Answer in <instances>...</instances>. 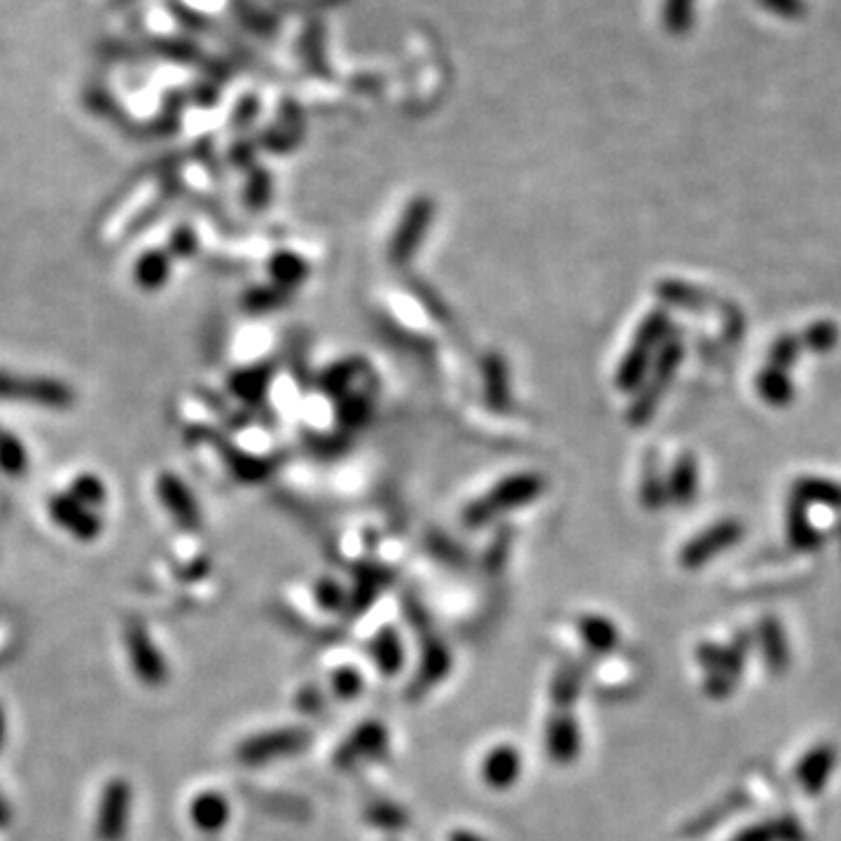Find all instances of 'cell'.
<instances>
[{"label":"cell","instance_id":"52a82bcc","mask_svg":"<svg viewBox=\"0 0 841 841\" xmlns=\"http://www.w3.org/2000/svg\"><path fill=\"white\" fill-rule=\"evenodd\" d=\"M160 493H162V501L171 510V514H174V517L183 526H189V528L197 526L199 514H197L193 495L185 491V487L176 480V477L164 474L162 480H160Z\"/></svg>","mask_w":841,"mask_h":841},{"label":"cell","instance_id":"6da1fadb","mask_svg":"<svg viewBox=\"0 0 841 841\" xmlns=\"http://www.w3.org/2000/svg\"><path fill=\"white\" fill-rule=\"evenodd\" d=\"M0 397L3 400H22V403H33L43 407H70L73 391L56 379H31V376H14L10 372H0Z\"/></svg>","mask_w":841,"mask_h":841},{"label":"cell","instance_id":"2e32d148","mask_svg":"<svg viewBox=\"0 0 841 841\" xmlns=\"http://www.w3.org/2000/svg\"><path fill=\"white\" fill-rule=\"evenodd\" d=\"M799 349H801V341L795 339L793 335L780 337V339L774 343L772 353H769V358H772V368L788 372V370L795 365V362H797V358H799Z\"/></svg>","mask_w":841,"mask_h":841},{"label":"cell","instance_id":"ba28073f","mask_svg":"<svg viewBox=\"0 0 841 841\" xmlns=\"http://www.w3.org/2000/svg\"><path fill=\"white\" fill-rule=\"evenodd\" d=\"M795 501L807 503H823L830 507H841V487L828 480H818V477H805V480L795 482Z\"/></svg>","mask_w":841,"mask_h":841},{"label":"cell","instance_id":"5bb4252c","mask_svg":"<svg viewBox=\"0 0 841 841\" xmlns=\"http://www.w3.org/2000/svg\"><path fill=\"white\" fill-rule=\"evenodd\" d=\"M0 470L12 474V477L24 474V470H26V454H24L22 445H19L12 435H8L3 430H0Z\"/></svg>","mask_w":841,"mask_h":841},{"label":"cell","instance_id":"3957f363","mask_svg":"<svg viewBox=\"0 0 841 841\" xmlns=\"http://www.w3.org/2000/svg\"><path fill=\"white\" fill-rule=\"evenodd\" d=\"M131 790L124 778H112L101 797L99 818H97V839L99 841H122L129 820Z\"/></svg>","mask_w":841,"mask_h":841},{"label":"cell","instance_id":"5b68a950","mask_svg":"<svg viewBox=\"0 0 841 841\" xmlns=\"http://www.w3.org/2000/svg\"><path fill=\"white\" fill-rule=\"evenodd\" d=\"M741 533H743V526L739 522H734V520L720 522L718 526L701 533L699 538L682 551V564L692 566V568L701 566L706 559L713 557V554L732 547L741 538Z\"/></svg>","mask_w":841,"mask_h":841},{"label":"cell","instance_id":"9c48e42d","mask_svg":"<svg viewBox=\"0 0 841 841\" xmlns=\"http://www.w3.org/2000/svg\"><path fill=\"white\" fill-rule=\"evenodd\" d=\"M757 391L760 395L767 400L769 405L774 407H783L788 405L793 395H795V389H793V381L788 379V374L783 370H776V368H769L764 370L757 379Z\"/></svg>","mask_w":841,"mask_h":841},{"label":"cell","instance_id":"ac0fdd59","mask_svg":"<svg viewBox=\"0 0 841 841\" xmlns=\"http://www.w3.org/2000/svg\"><path fill=\"white\" fill-rule=\"evenodd\" d=\"M757 3L767 12L788 19V22H797L807 14V0H757Z\"/></svg>","mask_w":841,"mask_h":841},{"label":"cell","instance_id":"d6986e66","mask_svg":"<svg viewBox=\"0 0 841 841\" xmlns=\"http://www.w3.org/2000/svg\"><path fill=\"white\" fill-rule=\"evenodd\" d=\"M73 499L83 505L94 507L106 499V491L99 480H94V477H83V480H78L73 487Z\"/></svg>","mask_w":841,"mask_h":841},{"label":"cell","instance_id":"9a60e30c","mask_svg":"<svg viewBox=\"0 0 841 841\" xmlns=\"http://www.w3.org/2000/svg\"><path fill=\"white\" fill-rule=\"evenodd\" d=\"M837 341H839V330H837V325L830 320L813 323L811 328L805 332V339H801V343H805L807 349H811L816 353H826V351L834 349Z\"/></svg>","mask_w":841,"mask_h":841},{"label":"cell","instance_id":"e0dca14e","mask_svg":"<svg viewBox=\"0 0 841 841\" xmlns=\"http://www.w3.org/2000/svg\"><path fill=\"white\" fill-rule=\"evenodd\" d=\"M790 535L797 547H813L816 545V531L809 526L807 522V514H805V505L801 503H793L790 507Z\"/></svg>","mask_w":841,"mask_h":841},{"label":"cell","instance_id":"ffe728a7","mask_svg":"<svg viewBox=\"0 0 841 841\" xmlns=\"http://www.w3.org/2000/svg\"><path fill=\"white\" fill-rule=\"evenodd\" d=\"M10 820H12V811H10V807H8L6 797L0 795V830L8 828V826H10Z\"/></svg>","mask_w":841,"mask_h":841},{"label":"cell","instance_id":"30bf717a","mask_svg":"<svg viewBox=\"0 0 841 841\" xmlns=\"http://www.w3.org/2000/svg\"><path fill=\"white\" fill-rule=\"evenodd\" d=\"M193 820L197 823V828L206 832L222 828L227 820V801L214 793L199 795L193 805Z\"/></svg>","mask_w":841,"mask_h":841},{"label":"cell","instance_id":"8fae6325","mask_svg":"<svg viewBox=\"0 0 841 841\" xmlns=\"http://www.w3.org/2000/svg\"><path fill=\"white\" fill-rule=\"evenodd\" d=\"M697 482H699V472H697V461L690 456H685L678 461V466L674 468V474H671V487H668V491H671L674 499L678 503H687L690 499H695L697 493Z\"/></svg>","mask_w":841,"mask_h":841},{"label":"cell","instance_id":"7a4b0ae2","mask_svg":"<svg viewBox=\"0 0 841 841\" xmlns=\"http://www.w3.org/2000/svg\"><path fill=\"white\" fill-rule=\"evenodd\" d=\"M666 328H668V320L664 314H653L643 323V328L638 332V343L629 351V356L624 358L622 368H620V386L622 389H634L641 384L645 372H647V365H649V351H653L657 343L664 339Z\"/></svg>","mask_w":841,"mask_h":841},{"label":"cell","instance_id":"7c38bea8","mask_svg":"<svg viewBox=\"0 0 841 841\" xmlns=\"http://www.w3.org/2000/svg\"><path fill=\"white\" fill-rule=\"evenodd\" d=\"M695 24V0H666L664 26L668 33L682 35Z\"/></svg>","mask_w":841,"mask_h":841},{"label":"cell","instance_id":"277c9868","mask_svg":"<svg viewBox=\"0 0 841 841\" xmlns=\"http://www.w3.org/2000/svg\"><path fill=\"white\" fill-rule=\"evenodd\" d=\"M124 643L136 676L145 685H162L166 680V664L155 643L148 636V631L136 622L129 624L124 631Z\"/></svg>","mask_w":841,"mask_h":841},{"label":"cell","instance_id":"44dd1931","mask_svg":"<svg viewBox=\"0 0 841 841\" xmlns=\"http://www.w3.org/2000/svg\"><path fill=\"white\" fill-rule=\"evenodd\" d=\"M3 739H6V716L3 711H0V745H3Z\"/></svg>","mask_w":841,"mask_h":841},{"label":"cell","instance_id":"4fadbf2b","mask_svg":"<svg viewBox=\"0 0 841 841\" xmlns=\"http://www.w3.org/2000/svg\"><path fill=\"white\" fill-rule=\"evenodd\" d=\"M171 264L162 253H148L139 266H136V278L143 285V288H160V285L166 281Z\"/></svg>","mask_w":841,"mask_h":841},{"label":"cell","instance_id":"8992f818","mask_svg":"<svg viewBox=\"0 0 841 841\" xmlns=\"http://www.w3.org/2000/svg\"><path fill=\"white\" fill-rule=\"evenodd\" d=\"M50 510H52L54 522H59V526H64L73 535H78V538L83 540L97 538V535L101 533V522L94 517V514L87 510V505L75 501L73 495L70 499L52 501Z\"/></svg>","mask_w":841,"mask_h":841}]
</instances>
